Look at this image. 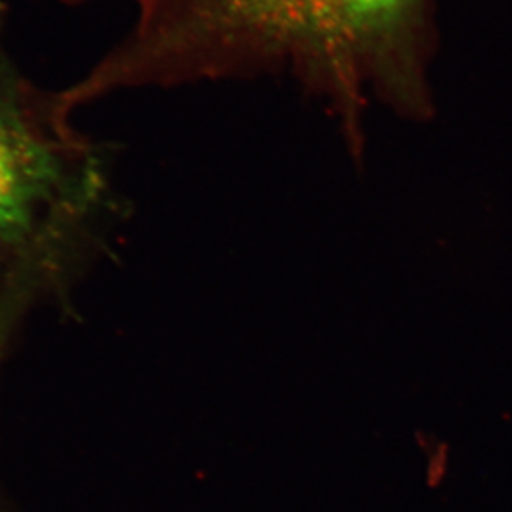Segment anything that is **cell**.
<instances>
[{
	"instance_id": "1",
	"label": "cell",
	"mask_w": 512,
	"mask_h": 512,
	"mask_svg": "<svg viewBox=\"0 0 512 512\" xmlns=\"http://www.w3.org/2000/svg\"><path fill=\"white\" fill-rule=\"evenodd\" d=\"M87 4L95 0H63ZM130 29L98 60L110 92L214 82L292 62L343 70L382 52L420 0H120Z\"/></svg>"
},
{
	"instance_id": "2",
	"label": "cell",
	"mask_w": 512,
	"mask_h": 512,
	"mask_svg": "<svg viewBox=\"0 0 512 512\" xmlns=\"http://www.w3.org/2000/svg\"><path fill=\"white\" fill-rule=\"evenodd\" d=\"M2 32L0 9V256L118 211L105 146L73 125L60 92L20 72Z\"/></svg>"
}]
</instances>
